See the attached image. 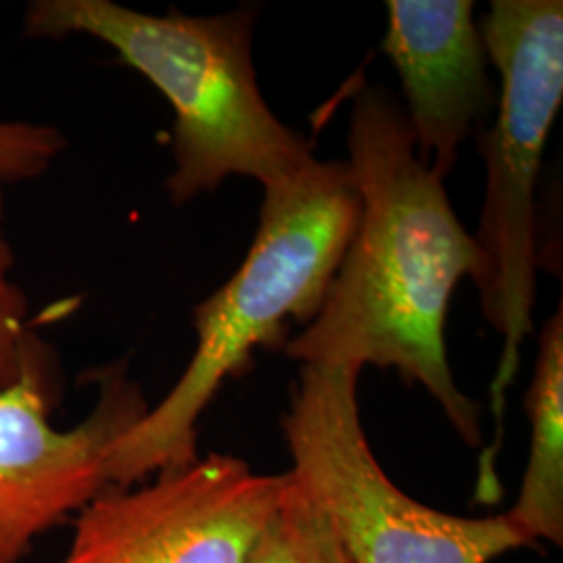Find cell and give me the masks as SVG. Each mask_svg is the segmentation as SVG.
Returning a JSON list of instances; mask_svg holds the SVG:
<instances>
[{"label":"cell","instance_id":"1","mask_svg":"<svg viewBox=\"0 0 563 563\" xmlns=\"http://www.w3.org/2000/svg\"><path fill=\"white\" fill-rule=\"evenodd\" d=\"M346 148L357 228L318 318L282 353L302 365L395 369L439 402L463 443L481 446V405L455 384L444 341L451 297L460 282L478 278L481 251L444 180L418 157L390 90L353 80Z\"/></svg>","mask_w":563,"mask_h":563},{"label":"cell","instance_id":"2","mask_svg":"<svg viewBox=\"0 0 563 563\" xmlns=\"http://www.w3.org/2000/svg\"><path fill=\"white\" fill-rule=\"evenodd\" d=\"M360 220L346 162L313 159L263 188L255 239L241 267L192 309L197 349L180 380L113 446L111 486H132L195 462L197 423L228 378L253 367V353L282 351L295 325L322 309Z\"/></svg>","mask_w":563,"mask_h":563},{"label":"cell","instance_id":"3","mask_svg":"<svg viewBox=\"0 0 563 563\" xmlns=\"http://www.w3.org/2000/svg\"><path fill=\"white\" fill-rule=\"evenodd\" d=\"M257 7L192 18L178 9L148 15L111 0H36L25 34H86L151 81L174 109V172L165 181L176 207L213 192L230 176L263 188L313 162V144L265 102L253 63Z\"/></svg>","mask_w":563,"mask_h":563},{"label":"cell","instance_id":"4","mask_svg":"<svg viewBox=\"0 0 563 563\" xmlns=\"http://www.w3.org/2000/svg\"><path fill=\"white\" fill-rule=\"evenodd\" d=\"M488 60L499 74L495 120L478 134L486 165L476 288L486 322L504 339L490 383L493 441L484 446L478 504H497V455L505 437L507 393L518 376L523 342L534 332L539 255V176L563 101L562 0H493L481 23Z\"/></svg>","mask_w":563,"mask_h":563},{"label":"cell","instance_id":"5","mask_svg":"<svg viewBox=\"0 0 563 563\" xmlns=\"http://www.w3.org/2000/svg\"><path fill=\"white\" fill-rule=\"evenodd\" d=\"M349 365H302L282 430L288 470L325 511L353 563H490L530 541L507 518L416 501L388 478L363 430Z\"/></svg>","mask_w":563,"mask_h":563},{"label":"cell","instance_id":"6","mask_svg":"<svg viewBox=\"0 0 563 563\" xmlns=\"http://www.w3.org/2000/svg\"><path fill=\"white\" fill-rule=\"evenodd\" d=\"M57 362L32 332L20 376L0 388V563H20L34 541L90 504L109 484L107 462L148 405L128 362L95 376L99 399L84 422L53 423Z\"/></svg>","mask_w":563,"mask_h":563},{"label":"cell","instance_id":"7","mask_svg":"<svg viewBox=\"0 0 563 563\" xmlns=\"http://www.w3.org/2000/svg\"><path fill=\"white\" fill-rule=\"evenodd\" d=\"M284 484L209 453L139 488L107 486L78 511L59 563H244Z\"/></svg>","mask_w":563,"mask_h":563},{"label":"cell","instance_id":"8","mask_svg":"<svg viewBox=\"0 0 563 563\" xmlns=\"http://www.w3.org/2000/svg\"><path fill=\"white\" fill-rule=\"evenodd\" d=\"M383 51L401 80L418 157L444 180L495 113L499 88L470 0H388Z\"/></svg>","mask_w":563,"mask_h":563},{"label":"cell","instance_id":"9","mask_svg":"<svg viewBox=\"0 0 563 563\" xmlns=\"http://www.w3.org/2000/svg\"><path fill=\"white\" fill-rule=\"evenodd\" d=\"M530 455L507 518L530 541L563 543V307L543 323L526 397Z\"/></svg>","mask_w":563,"mask_h":563},{"label":"cell","instance_id":"10","mask_svg":"<svg viewBox=\"0 0 563 563\" xmlns=\"http://www.w3.org/2000/svg\"><path fill=\"white\" fill-rule=\"evenodd\" d=\"M244 563H353L318 501L286 472L280 501Z\"/></svg>","mask_w":563,"mask_h":563},{"label":"cell","instance_id":"11","mask_svg":"<svg viewBox=\"0 0 563 563\" xmlns=\"http://www.w3.org/2000/svg\"><path fill=\"white\" fill-rule=\"evenodd\" d=\"M65 146V136L53 125L0 121V184L41 178Z\"/></svg>","mask_w":563,"mask_h":563},{"label":"cell","instance_id":"12","mask_svg":"<svg viewBox=\"0 0 563 563\" xmlns=\"http://www.w3.org/2000/svg\"><path fill=\"white\" fill-rule=\"evenodd\" d=\"M15 265L13 249L4 236V192L0 184V388L20 376L21 357L32 330L27 323V299L9 274Z\"/></svg>","mask_w":563,"mask_h":563}]
</instances>
